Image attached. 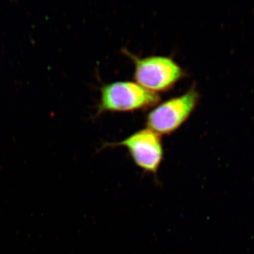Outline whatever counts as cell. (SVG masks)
I'll return each mask as SVG.
<instances>
[{
	"instance_id": "obj_1",
	"label": "cell",
	"mask_w": 254,
	"mask_h": 254,
	"mask_svg": "<svg viewBox=\"0 0 254 254\" xmlns=\"http://www.w3.org/2000/svg\"><path fill=\"white\" fill-rule=\"evenodd\" d=\"M123 53L134 64L135 82L153 93L170 91L186 76L185 70L169 57L139 58L126 49Z\"/></svg>"
},
{
	"instance_id": "obj_2",
	"label": "cell",
	"mask_w": 254,
	"mask_h": 254,
	"mask_svg": "<svg viewBox=\"0 0 254 254\" xmlns=\"http://www.w3.org/2000/svg\"><path fill=\"white\" fill-rule=\"evenodd\" d=\"M160 101V96L158 93L145 89L136 82H113L100 88L97 114L146 110L154 108Z\"/></svg>"
},
{
	"instance_id": "obj_3",
	"label": "cell",
	"mask_w": 254,
	"mask_h": 254,
	"mask_svg": "<svg viewBox=\"0 0 254 254\" xmlns=\"http://www.w3.org/2000/svg\"><path fill=\"white\" fill-rule=\"evenodd\" d=\"M199 98L196 88L191 86L184 94L157 105L147 115V128L160 136L171 134L188 120Z\"/></svg>"
},
{
	"instance_id": "obj_4",
	"label": "cell",
	"mask_w": 254,
	"mask_h": 254,
	"mask_svg": "<svg viewBox=\"0 0 254 254\" xmlns=\"http://www.w3.org/2000/svg\"><path fill=\"white\" fill-rule=\"evenodd\" d=\"M103 147H124L128 150L135 165L150 175H157L163 161L161 136L148 128L132 133L123 141L106 143Z\"/></svg>"
}]
</instances>
